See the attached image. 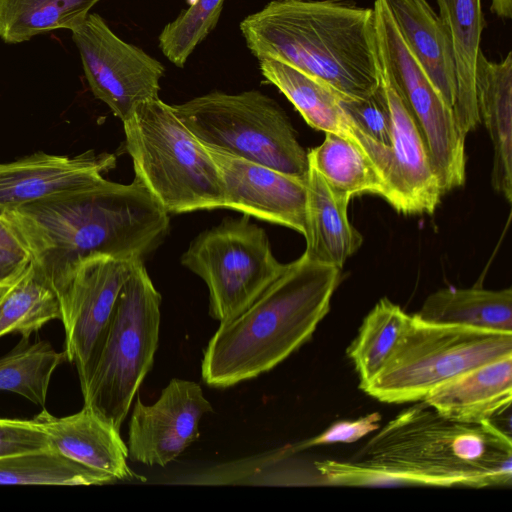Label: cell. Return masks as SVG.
Wrapping results in <instances>:
<instances>
[{"label": "cell", "instance_id": "obj_22", "mask_svg": "<svg viewBox=\"0 0 512 512\" xmlns=\"http://www.w3.org/2000/svg\"><path fill=\"white\" fill-rule=\"evenodd\" d=\"M453 49L456 68V97L453 113L460 134L480 122L475 91L476 66L485 25L481 0H436Z\"/></svg>", "mask_w": 512, "mask_h": 512}, {"label": "cell", "instance_id": "obj_31", "mask_svg": "<svg viewBox=\"0 0 512 512\" xmlns=\"http://www.w3.org/2000/svg\"><path fill=\"white\" fill-rule=\"evenodd\" d=\"M224 0H194L189 8L169 22L158 41L164 56L177 67H183L195 48L215 28Z\"/></svg>", "mask_w": 512, "mask_h": 512}, {"label": "cell", "instance_id": "obj_12", "mask_svg": "<svg viewBox=\"0 0 512 512\" xmlns=\"http://www.w3.org/2000/svg\"><path fill=\"white\" fill-rule=\"evenodd\" d=\"M71 32L92 93L122 122L139 104L159 98L165 67L118 37L99 14L89 13Z\"/></svg>", "mask_w": 512, "mask_h": 512}, {"label": "cell", "instance_id": "obj_34", "mask_svg": "<svg viewBox=\"0 0 512 512\" xmlns=\"http://www.w3.org/2000/svg\"><path fill=\"white\" fill-rule=\"evenodd\" d=\"M380 421L381 415L378 412H373L355 420L335 422L323 433L303 443L301 447L356 442L368 433L379 429Z\"/></svg>", "mask_w": 512, "mask_h": 512}, {"label": "cell", "instance_id": "obj_27", "mask_svg": "<svg viewBox=\"0 0 512 512\" xmlns=\"http://www.w3.org/2000/svg\"><path fill=\"white\" fill-rule=\"evenodd\" d=\"M56 291L31 263L0 297V337L19 333L22 338L40 330L51 320H61Z\"/></svg>", "mask_w": 512, "mask_h": 512}, {"label": "cell", "instance_id": "obj_20", "mask_svg": "<svg viewBox=\"0 0 512 512\" xmlns=\"http://www.w3.org/2000/svg\"><path fill=\"white\" fill-rule=\"evenodd\" d=\"M480 121L494 150L491 183L508 202L512 200V53L499 62L479 54L475 77Z\"/></svg>", "mask_w": 512, "mask_h": 512}, {"label": "cell", "instance_id": "obj_17", "mask_svg": "<svg viewBox=\"0 0 512 512\" xmlns=\"http://www.w3.org/2000/svg\"><path fill=\"white\" fill-rule=\"evenodd\" d=\"M258 61L264 78L286 96L311 127L342 135L357 144L387 182L390 148L371 139L347 117L340 105L341 94L318 78L282 61L273 58Z\"/></svg>", "mask_w": 512, "mask_h": 512}, {"label": "cell", "instance_id": "obj_10", "mask_svg": "<svg viewBox=\"0 0 512 512\" xmlns=\"http://www.w3.org/2000/svg\"><path fill=\"white\" fill-rule=\"evenodd\" d=\"M377 44L395 86L425 142L444 193L464 184L465 139L446 103L405 43L387 0L373 5Z\"/></svg>", "mask_w": 512, "mask_h": 512}, {"label": "cell", "instance_id": "obj_33", "mask_svg": "<svg viewBox=\"0 0 512 512\" xmlns=\"http://www.w3.org/2000/svg\"><path fill=\"white\" fill-rule=\"evenodd\" d=\"M53 450L33 419L0 418V458Z\"/></svg>", "mask_w": 512, "mask_h": 512}, {"label": "cell", "instance_id": "obj_11", "mask_svg": "<svg viewBox=\"0 0 512 512\" xmlns=\"http://www.w3.org/2000/svg\"><path fill=\"white\" fill-rule=\"evenodd\" d=\"M136 261L91 255L75 263L53 285L65 330L64 353L76 366L82 393L98 363L117 297Z\"/></svg>", "mask_w": 512, "mask_h": 512}, {"label": "cell", "instance_id": "obj_5", "mask_svg": "<svg viewBox=\"0 0 512 512\" xmlns=\"http://www.w3.org/2000/svg\"><path fill=\"white\" fill-rule=\"evenodd\" d=\"M126 149L139 178L167 213L224 208L218 168L195 136L159 98L123 121Z\"/></svg>", "mask_w": 512, "mask_h": 512}, {"label": "cell", "instance_id": "obj_13", "mask_svg": "<svg viewBox=\"0 0 512 512\" xmlns=\"http://www.w3.org/2000/svg\"><path fill=\"white\" fill-rule=\"evenodd\" d=\"M212 410L200 385L183 379H172L152 405L137 397L129 424L128 458L167 466L198 438L200 419Z\"/></svg>", "mask_w": 512, "mask_h": 512}, {"label": "cell", "instance_id": "obj_18", "mask_svg": "<svg viewBox=\"0 0 512 512\" xmlns=\"http://www.w3.org/2000/svg\"><path fill=\"white\" fill-rule=\"evenodd\" d=\"M33 420L51 448L84 467L118 480L140 478L128 466V448L120 430L92 409L57 417L43 409Z\"/></svg>", "mask_w": 512, "mask_h": 512}, {"label": "cell", "instance_id": "obj_15", "mask_svg": "<svg viewBox=\"0 0 512 512\" xmlns=\"http://www.w3.org/2000/svg\"><path fill=\"white\" fill-rule=\"evenodd\" d=\"M204 147L220 174L224 208L280 224L305 235L307 178Z\"/></svg>", "mask_w": 512, "mask_h": 512}, {"label": "cell", "instance_id": "obj_7", "mask_svg": "<svg viewBox=\"0 0 512 512\" xmlns=\"http://www.w3.org/2000/svg\"><path fill=\"white\" fill-rule=\"evenodd\" d=\"M512 356V332L424 322L414 315L383 369L361 389L385 403L421 401L434 387Z\"/></svg>", "mask_w": 512, "mask_h": 512}, {"label": "cell", "instance_id": "obj_21", "mask_svg": "<svg viewBox=\"0 0 512 512\" xmlns=\"http://www.w3.org/2000/svg\"><path fill=\"white\" fill-rule=\"evenodd\" d=\"M387 4L411 53L453 110L456 68L442 20L426 0H387Z\"/></svg>", "mask_w": 512, "mask_h": 512}, {"label": "cell", "instance_id": "obj_2", "mask_svg": "<svg viewBox=\"0 0 512 512\" xmlns=\"http://www.w3.org/2000/svg\"><path fill=\"white\" fill-rule=\"evenodd\" d=\"M1 214L52 287L91 255L142 260L169 226L168 213L137 177L130 184L103 177Z\"/></svg>", "mask_w": 512, "mask_h": 512}, {"label": "cell", "instance_id": "obj_30", "mask_svg": "<svg viewBox=\"0 0 512 512\" xmlns=\"http://www.w3.org/2000/svg\"><path fill=\"white\" fill-rule=\"evenodd\" d=\"M113 482L54 450L0 458V485L89 486Z\"/></svg>", "mask_w": 512, "mask_h": 512}, {"label": "cell", "instance_id": "obj_14", "mask_svg": "<svg viewBox=\"0 0 512 512\" xmlns=\"http://www.w3.org/2000/svg\"><path fill=\"white\" fill-rule=\"evenodd\" d=\"M377 38V37H376ZM379 83L392 120L387 201L404 214H432L443 192L423 137L400 96L377 44Z\"/></svg>", "mask_w": 512, "mask_h": 512}, {"label": "cell", "instance_id": "obj_4", "mask_svg": "<svg viewBox=\"0 0 512 512\" xmlns=\"http://www.w3.org/2000/svg\"><path fill=\"white\" fill-rule=\"evenodd\" d=\"M340 269L304 254L242 314L220 324L204 350L203 381L227 388L270 371L313 335L330 309Z\"/></svg>", "mask_w": 512, "mask_h": 512}, {"label": "cell", "instance_id": "obj_9", "mask_svg": "<svg viewBox=\"0 0 512 512\" xmlns=\"http://www.w3.org/2000/svg\"><path fill=\"white\" fill-rule=\"evenodd\" d=\"M249 217L226 218L203 231L180 259L206 283L209 313L220 324L247 310L286 267L273 255L265 230Z\"/></svg>", "mask_w": 512, "mask_h": 512}, {"label": "cell", "instance_id": "obj_1", "mask_svg": "<svg viewBox=\"0 0 512 512\" xmlns=\"http://www.w3.org/2000/svg\"><path fill=\"white\" fill-rule=\"evenodd\" d=\"M389 421L361 460L315 462L325 483L346 486H510L512 441L494 421L448 419L423 400Z\"/></svg>", "mask_w": 512, "mask_h": 512}, {"label": "cell", "instance_id": "obj_29", "mask_svg": "<svg viewBox=\"0 0 512 512\" xmlns=\"http://www.w3.org/2000/svg\"><path fill=\"white\" fill-rule=\"evenodd\" d=\"M66 360L49 342H29L22 338L19 344L0 357V391L19 394L30 402L44 407L51 377Z\"/></svg>", "mask_w": 512, "mask_h": 512}, {"label": "cell", "instance_id": "obj_26", "mask_svg": "<svg viewBox=\"0 0 512 512\" xmlns=\"http://www.w3.org/2000/svg\"><path fill=\"white\" fill-rule=\"evenodd\" d=\"M100 0H0V38L10 44L57 29L72 31Z\"/></svg>", "mask_w": 512, "mask_h": 512}, {"label": "cell", "instance_id": "obj_19", "mask_svg": "<svg viewBox=\"0 0 512 512\" xmlns=\"http://www.w3.org/2000/svg\"><path fill=\"white\" fill-rule=\"evenodd\" d=\"M512 400V356L471 369L431 389L423 401L442 416L480 424L509 408Z\"/></svg>", "mask_w": 512, "mask_h": 512}, {"label": "cell", "instance_id": "obj_37", "mask_svg": "<svg viewBox=\"0 0 512 512\" xmlns=\"http://www.w3.org/2000/svg\"><path fill=\"white\" fill-rule=\"evenodd\" d=\"M490 10L502 19L512 17V0H491Z\"/></svg>", "mask_w": 512, "mask_h": 512}, {"label": "cell", "instance_id": "obj_24", "mask_svg": "<svg viewBox=\"0 0 512 512\" xmlns=\"http://www.w3.org/2000/svg\"><path fill=\"white\" fill-rule=\"evenodd\" d=\"M414 316L434 324L512 332V289H440Z\"/></svg>", "mask_w": 512, "mask_h": 512}, {"label": "cell", "instance_id": "obj_25", "mask_svg": "<svg viewBox=\"0 0 512 512\" xmlns=\"http://www.w3.org/2000/svg\"><path fill=\"white\" fill-rule=\"evenodd\" d=\"M308 160L341 201L349 203L363 192L388 197L384 176L357 144L342 135L326 132L323 143L308 152Z\"/></svg>", "mask_w": 512, "mask_h": 512}, {"label": "cell", "instance_id": "obj_23", "mask_svg": "<svg viewBox=\"0 0 512 512\" xmlns=\"http://www.w3.org/2000/svg\"><path fill=\"white\" fill-rule=\"evenodd\" d=\"M306 185V250L303 254L311 261L341 269L361 246L362 236L348 220V203L334 197L312 166Z\"/></svg>", "mask_w": 512, "mask_h": 512}, {"label": "cell", "instance_id": "obj_28", "mask_svg": "<svg viewBox=\"0 0 512 512\" xmlns=\"http://www.w3.org/2000/svg\"><path fill=\"white\" fill-rule=\"evenodd\" d=\"M411 315L382 298L364 318L347 354L358 373L362 388L386 365L403 336Z\"/></svg>", "mask_w": 512, "mask_h": 512}, {"label": "cell", "instance_id": "obj_36", "mask_svg": "<svg viewBox=\"0 0 512 512\" xmlns=\"http://www.w3.org/2000/svg\"><path fill=\"white\" fill-rule=\"evenodd\" d=\"M0 244L14 248L17 250H22L27 253L24 246L22 245L19 238L14 233L13 229L3 216V214L0 213ZM29 255V254H28Z\"/></svg>", "mask_w": 512, "mask_h": 512}, {"label": "cell", "instance_id": "obj_16", "mask_svg": "<svg viewBox=\"0 0 512 512\" xmlns=\"http://www.w3.org/2000/svg\"><path fill=\"white\" fill-rule=\"evenodd\" d=\"M115 164L112 154L94 150L75 156L38 151L0 163V213L96 182Z\"/></svg>", "mask_w": 512, "mask_h": 512}, {"label": "cell", "instance_id": "obj_3", "mask_svg": "<svg viewBox=\"0 0 512 512\" xmlns=\"http://www.w3.org/2000/svg\"><path fill=\"white\" fill-rule=\"evenodd\" d=\"M240 30L259 60L273 58L364 98L379 86L373 8L343 0H272L245 17Z\"/></svg>", "mask_w": 512, "mask_h": 512}, {"label": "cell", "instance_id": "obj_8", "mask_svg": "<svg viewBox=\"0 0 512 512\" xmlns=\"http://www.w3.org/2000/svg\"><path fill=\"white\" fill-rule=\"evenodd\" d=\"M161 295L142 260L135 262L113 310L106 339L82 393L84 406L120 430L158 346Z\"/></svg>", "mask_w": 512, "mask_h": 512}, {"label": "cell", "instance_id": "obj_38", "mask_svg": "<svg viewBox=\"0 0 512 512\" xmlns=\"http://www.w3.org/2000/svg\"><path fill=\"white\" fill-rule=\"evenodd\" d=\"M21 274L6 281L0 282V297L14 284V282L20 277Z\"/></svg>", "mask_w": 512, "mask_h": 512}, {"label": "cell", "instance_id": "obj_32", "mask_svg": "<svg viewBox=\"0 0 512 512\" xmlns=\"http://www.w3.org/2000/svg\"><path fill=\"white\" fill-rule=\"evenodd\" d=\"M340 105L347 117L377 143L390 148L392 120L383 89L378 88L364 98L341 95Z\"/></svg>", "mask_w": 512, "mask_h": 512}, {"label": "cell", "instance_id": "obj_6", "mask_svg": "<svg viewBox=\"0 0 512 512\" xmlns=\"http://www.w3.org/2000/svg\"><path fill=\"white\" fill-rule=\"evenodd\" d=\"M172 109L204 146L307 178L308 153L285 111L264 93L213 91L172 105Z\"/></svg>", "mask_w": 512, "mask_h": 512}, {"label": "cell", "instance_id": "obj_35", "mask_svg": "<svg viewBox=\"0 0 512 512\" xmlns=\"http://www.w3.org/2000/svg\"><path fill=\"white\" fill-rule=\"evenodd\" d=\"M30 261V256L25 251L0 244V282L21 274Z\"/></svg>", "mask_w": 512, "mask_h": 512}]
</instances>
